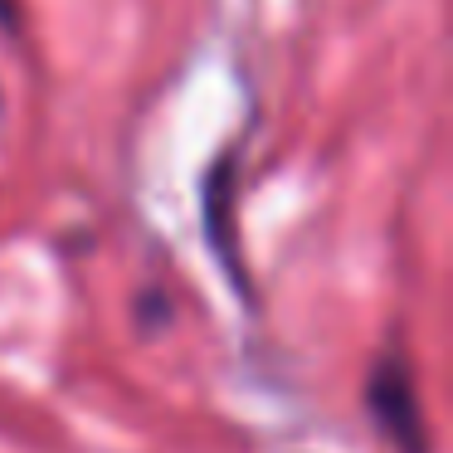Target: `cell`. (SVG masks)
Wrapping results in <instances>:
<instances>
[{
    "mask_svg": "<svg viewBox=\"0 0 453 453\" xmlns=\"http://www.w3.org/2000/svg\"><path fill=\"white\" fill-rule=\"evenodd\" d=\"M0 108H5V93H0Z\"/></svg>",
    "mask_w": 453,
    "mask_h": 453,
    "instance_id": "7a4b0ae2",
    "label": "cell"
},
{
    "mask_svg": "<svg viewBox=\"0 0 453 453\" xmlns=\"http://www.w3.org/2000/svg\"><path fill=\"white\" fill-rule=\"evenodd\" d=\"M365 404H371V419L390 434V443L400 453H429L424 419H419V395H414V380L400 361H380L371 371Z\"/></svg>",
    "mask_w": 453,
    "mask_h": 453,
    "instance_id": "6da1fadb",
    "label": "cell"
}]
</instances>
